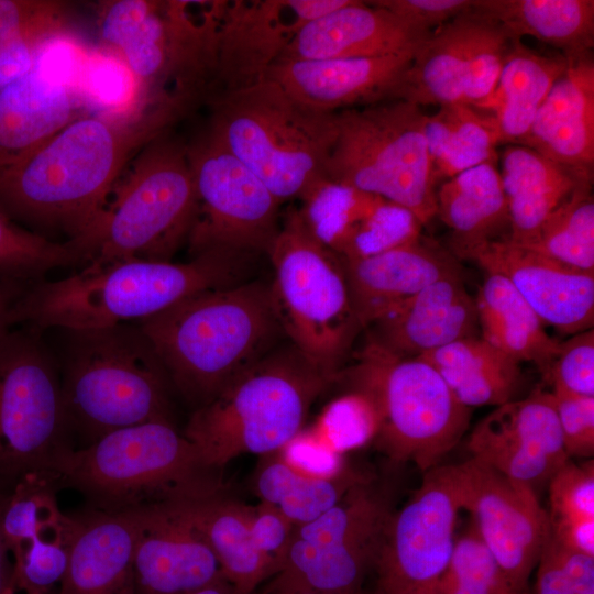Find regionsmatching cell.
<instances>
[{
	"mask_svg": "<svg viewBox=\"0 0 594 594\" xmlns=\"http://www.w3.org/2000/svg\"><path fill=\"white\" fill-rule=\"evenodd\" d=\"M52 480L46 475L32 474L18 481L8 491L2 512V530L11 556L63 516L51 486Z\"/></svg>",
	"mask_w": 594,
	"mask_h": 594,
	"instance_id": "45",
	"label": "cell"
},
{
	"mask_svg": "<svg viewBox=\"0 0 594 594\" xmlns=\"http://www.w3.org/2000/svg\"><path fill=\"white\" fill-rule=\"evenodd\" d=\"M381 197L324 178L301 198L298 215L309 233L340 257Z\"/></svg>",
	"mask_w": 594,
	"mask_h": 594,
	"instance_id": "40",
	"label": "cell"
},
{
	"mask_svg": "<svg viewBox=\"0 0 594 594\" xmlns=\"http://www.w3.org/2000/svg\"><path fill=\"white\" fill-rule=\"evenodd\" d=\"M418 358L430 364L454 397L469 408L507 403L519 386L520 363L476 337Z\"/></svg>",
	"mask_w": 594,
	"mask_h": 594,
	"instance_id": "36",
	"label": "cell"
},
{
	"mask_svg": "<svg viewBox=\"0 0 594 594\" xmlns=\"http://www.w3.org/2000/svg\"><path fill=\"white\" fill-rule=\"evenodd\" d=\"M348 1H227L218 29L216 76L210 98L263 80L305 24Z\"/></svg>",
	"mask_w": 594,
	"mask_h": 594,
	"instance_id": "19",
	"label": "cell"
},
{
	"mask_svg": "<svg viewBox=\"0 0 594 594\" xmlns=\"http://www.w3.org/2000/svg\"><path fill=\"white\" fill-rule=\"evenodd\" d=\"M556 544L573 593L594 594V557L565 549L557 541Z\"/></svg>",
	"mask_w": 594,
	"mask_h": 594,
	"instance_id": "56",
	"label": "cell"
},
{
	"mask_svg": "<svg viewBox=\"0 0 594 594\" xmlns=\"http://www.w3.org/2000/svg\"><path fill=\"white\" fill-rule=\"evenodd\" d=\"M208 133L249 167L282 204L327 178L336 112L304 105L277 84L211 97Z\"/></svg>",
	"mask_w": 594,
	"mask_h": 594,
	"instance_id": "7",
	"label": "cell"
},
{
	"mask_svg": "<svg viewBox=\"0 0 594 594\" xmlns=\"http://www.w3.org/2000/svg\"><path fill=\"white\" fill-rule=\"evenodd\" d=\"M336 380L288 341L196 408L184 436L218 476L241 454L279 451L304 429L311 405Z\"/></svg>",
	"mask_w": 594,
	"mask_h": 594,
	"instance_id": "5",
	"label": "cell"
},
{
	"mask_svg": "<svg viewBox=\"0 0 594 594\" xmlns=\"http://www.w3.org/2000/svg\"><path fill=\"white\" fill-rule=\"evenodd\" d=\"M391 514L370 480L355 485L321 516L295 526L280 570L258 591L361 593Z\"/></svg>",
	"mask_w": 594,
	"mask_h": 594,
	"instance_id": "14",
	"label": "cell"
},
{
	"mask_svg": "<svg viewBox=\"0 0 594 594\" xmlns=\"http://www.w3.org/2000/svg\"><path fill=\"white\" fill-rule=\"evenodd\" d=\"M592 179H583L550 213L531 249L571 267L594 272V200Z\"/></svg>",
	"mask_w": 594,
	"mask_h": 594,
	"instance_id": "41",
	"label": "cell"
},
{
	"mask_svg": "<svg viewBox=\"0 0 594 594\" xmlns=\"http://www.w3.org/2000/svg\"><path fill=\"white\" fill-rule=\"evenodd\" d=\"M514 41L498 22L474 8L459 14L418 48L398 99L419 107L479 108L493 94Z\"/></svg>",
	"mask_w": 594,
	"mask_h": 594,
	"instance_id": "17",
	"label": "cell"
},
{
	"mask_svg": "<svg viewBox=\"0 0 594 594\" xmlns=\"http://www.w3.org/2000/svg\"><path fill=\"white\" fill-rule=\"evenodd\" d=\"M80 265L70 242H56L30 231L0 211V278L31 284L54 268Z\"/></svg>",
	"mask_w": 594,
	"mask_h": 594,
	"instance_id": "42",
	"label": "cell"
},
{
	"mask_svg": "<svg viewBox=\"0 0 594 594\" xmlns=\"http://www.w3.org/2000/svg\"><path fill=\"white\" fill-rule=\"evenodd\" d=\"M422 107L391 100L336 112L326 176L395 202L426 226L436 217V179Z\"/></svg>",
	"mask_w": 594,
	"mask_h": 594,
	"instance_id": "12",
	"label": "cell"
},
{
	"mask_svg": "<svg viewBox=\"0 0 594 594\" xmlns=\"http://www.w3.org/2000/svg\"><path fill=\"white\" fill-rule=\"evenodd\" d=\"M81 92L35 65L0 89V176L86 113Z\"/></svg>",
	"mask_w": 594,
	"mask_h": 594,
	"instance_id": "29",
	"label": "cell"
},
{
	"mask_svg": "<svg viewBox=\"0 0 594 594\" xmlns=\"http://www.w3.org/2000/svg\"><path fill=\"white\" fill-rule=\"evenodd\" d=\"M371 338L391 352L418 358L461 339L475 337L474 298L459 270L429 284L374 324Z\"/></svg>",
	"mask_w": 594,
	"mask_h": 594,
	"instance_id": "25",
	"label": "cell"
},
{
	"mask_svg": "<svg viewBox=\"0 0 594 594\" xmlns=\"http://www.w3.org/2000/svg\"><path fill=\"white\" fill-rule=\"evenodd\" d=\"M462 509L516 592L526 590L550 535L536 490L470 458L457 464Z\"/></svg>",
	"mask_w": 594,
	"mask_h": 594,
	"instance_id": "18",
	"label": "cell"
},
{
	"mask_svg": "<svg viewBox=\"0 0 594 594\" xmlns=\"http://www.w3.org/2000/svg\"><path fill=\"white\" fill-rule=\"evenodd\" d=\"M472 526L454 541L437 594H518Z\"/></svg>",
	"mask_w": 594,
	"mask_h": 594,
	"instance_id": "44",
	"label": "cell"
},
{
	"mask_svg": "<svg viewBox=\"0 0 594 594\" xmlns=\"http://www.w3.org/2000/svg\"><path fill=\"white\" fill-rule=\"evenodd\" d=\"M250 257L205 254L188 262L129 260L81 267L56 280L29 284L12 326L41 332L140 322L199 292L245 282Z\"/></svg>",
	"mask_w": 594,
	"mask_h": 594,
	"instance_id": "2",
	"label": "cell"
},
{
	"mask_svg": "<svg viewBox=\"0 0 594 594\" xmlns=\"http://www.w3.org/2000/svg\"><path fill=\"white\" fill-rule=\"evenodd\" d=\"M8 491L0 488V594H15L13 560L2 530V512Z\"/></svg>",
	"mask_w": 594,
	"mask_h": 594,
	"instance_id": "58",
	"label": "cell"
},
{
	"mask_svg": "<svg viewBox=\"0 0 594 594\" xmlns=\"http://www.w3.org/2000/svg\"><path fill=\"white\" fill-rule=\"evenodd\" d=\"M191 594H238L235 590L223 579Z\"/></svg>",
	"mask_w": 594,
	"mask_h": 594,
	"instance_id": "59",
	"label": "cell"
},
{
	"mask_svg": "<svg viewBox=\"0 0 594 594\" xmlns=\"http://www.w3.org/2000/svg\"><path fill=\"white\" fill-rule=\"evenodd\" d=\"M518 594H530V593L528 592V587H527L526 590L519 592Z\"/></svg>",
	"mask_w": 594,
	"mask_h": 594,
	"instance_id": "61",
	"label": "cell"
},
{
	"mask_svg": "<svg viewBox=\"0 0 594 594\" xmlns=\"http://www.w3.org/2000/svg\"><path fill=\"white\" fill-rule=\"evenodd\" d=\"M430 33L410 26L371 1L349 0L305 24L277 61L416 54Z\"/></svg>",
	"mask_w": 594,
	"mask_h": 594,
	"instance_id": "24",
	"label": "cell"
},
{
	"mask_svg": "<svg viewBox=\"0 0 594 594\" xmlns=\"http://www.w3.org/2000/svg\"><path fill=\"white\" fill-rule=\"evenodd\" d=\"M343 263L352 308L361 328L374 324L429 284L459 270L449 253L424 237L381 254L343 260Z\"/></svg>",
	"mask_w": 594,
	"mask_h": 594,
	"instance_id": "27",
	"label": "cell"
},
{
	"mask_svg": "<svg viewBox=\"0 0 594 594\" xmlns=\"http://www.w3.org/2000/svg\"><path fill=\"white\" fill-rule=\"evenodd\" d=\"M378 422V415L370 398L352 391L330 402L311 428L342 455L374 439Z\"/></svg>",
	"mask_w": 594,
	"mask_h": 594,
	"instance_id": "47",
	"label": "cell"
},
{
	"mask_svg": "<svg viewBox=\"0 0 594 594\" xmlns=\"http://www.w3.org/2000/svg\"><path fill=\"white\" fill-rule=\"evenodd\" d=\"M346 376L373 403L380 421L374 439L394 462H410L424 474L468 430L470 408L419 358L397 355L370 337Z\"/></svg>",
	"mask_w": 594,
	"mask_h": 594,
	"instance_id": "10",
	"label": "cell"
},
{
	"mask_svg": "<svg viewBox=\"0 0 594 594\" xmlns=\"http://www.w3.org/2000/svg\"><path fill=\"white\" fill-rule=\"evenodd\" d=\"M61 373L40 332L11 329L0 341V488L40 474L55 479L72 449Z\"/></svg>",
	"mask_w": 594,
	"mask_h": 594,
	"instance_id": "13",
	"label": "cell"
},
{
	"mask_svg": "<svg viewBox=\"0 0 594 594\" xmlns=\"http://www.w3.org/2000/svg\"><path fill=\"white\" fill-rule=\"evenodd\" d=\"M554 408L569 458L594 454V397L552 391Z\"/></svg>",
	"mask_w": 594,
	"mask_h": 594,
	"instance_id": "50",
	"label": "cell"
},
{
	"mask_svg": "<svg viewBox=\"0 0 594 594\" xmlns=\"http://www.w3.org/2000/svg\"><path fill=\"white\" fill-rule=\"evenodd\" d=\"M251 531L258 550L280 570L295 526L266 503L251 506Z\"/></svg>",
	"mask_w": 594,
	"mask_h": 594,
	"instance_id": "53",
	"label": "cell"
},
{
	"mask_svg": "<svg viewBox=\"0 0 594 594\" xmlns=\"http://www.w3.org/2000/svg\"><path fill=\"white\" fill-rule=\"evenodd\" d=\"M422 222L408 209L381 198L350 239L341 257L358 260L418 241Z\"/></svg>",
	"mask_w": 594,
	"mask_h": 594,
	"instance_id": "46",
	"label": "cell"
},
{
	"mask_svg": "<svg viewBox=\"0 0 594 594\" xmlns=\"http://www.w3.org/2000/svg\"><path fill=\"white\" fill-rule=\"evenodd\" d=\"M455 254L508 279L544 326L565 336L593 329L594 272L571 267L507 238Z\"/></svg>",
	"mask_w": 594,
	"mask_h": 594,
	"instance_id": "21",
	"label": "cell"
},
{
	"mask_svg": "<svg viewBox=\"0 0 594 594\" xmlns=\"http://www.w3.org/2000/svg\"><path fill=\"white\" fill-rule=\"evenodd\" d=\"M199 532L238 594H255L277 570L258 550L251 531V505L221 488L165 501Z\"/></svg>",
	"mask_w": 594,
	"mask_h": 594,
	"instance_id": "30",
	"label": "cell"
},
{
	"mask_svg": "<svg viewBox=\"0 0 594 594\" xmlns=\"http://www.w3.org/2000/svg\"><path fill=\"white\" fill-rule=\"evenodd\" d=\"M552 391L594 397V331L573 334L559 342L550 363L542 372Z\"/></svg>",
	"mask_w": 594,
	"mask_h": 594,
	"instance_id": "48",
	"label": "cell"
},
{
	"mask_svg": "<svg viewBox=\"0 0 594 594\" xmlns=\"http://www.w3.org/2000/svg\"><path fill=\"white\" fill-rule=\"evenodd\" d=\"M141 506L75 518L57 594H135L133 558Z\"/></svg>",
	"mask_w": 594,
	"mask_h": 594,
	"instance_id": "28",
	"label": "cell"
},
{
	"mask_svg": "<svg viewBox=\"0 0 594 594\" xmlns=\"http://www.w3.org/2000/svg\"><path fill=\"white\" fill-rule=\"evenodd\" d=\"M424 132L436 182L495 162V148L501 144L493 117L465 103L426 113Z\"/></svg>",
	"mask_w": 594,
	"mask_h": 594,
	"instance_id": "37",
	"label": "cell"
},
{
	"mask_svg": "<svg viewBox=\"0 0 594 594\" xmlns=\"http://www.w3.org/2000/svg\"><path fill=\"white\" fill-rule=\"evenodd\" d=\"M499 175L507 202V239L519 245L534 241L550 213L583 179L535 150L508 144L501 157Z\"/></svg>",
	"mask_w": 594,
	"mask_h": 594,
	"instance_id": "31",
	"label": "cell"
},
{
	"mask_svg": "<svg viewBox=\"0 0 594 594\" xmlns=\"http://www.w3.org/2000/svg\"><path fill=\"white\" fill-rule=\"evenodd\" d=\"M278 452L293 468L317 477H333L345 468L342 455L312 428L300 430Z\"/></svg>",
	"mask_w": 594,
	"mask_h": 594,
	"instance_id": "51",
	"label": "cell"
},
{
	"mask_svg": "<svg viewBox=\"0 0 594 594\" xmlns=\"http://www.w3.org/2000/svg\"><path fill=\"white\" fill-rule=\"evenodd\" d=\"M184 114L165 103L81 114L0 176V211L79 238L134 157Z\"/></svg>",
	"mask_w": 594,
	"mask_h": 594,
	"instance_id": "1",
	"label": "cell"
},
{
	"mask_svg": "<svg viewBox=\"0 0 594 594\" xmlns=\"http://www.w3.org/2000/svg\"><path fill=\"white\" fill-rule=\"evenodd\" d=\"M75 519L62 516L12 553L15 591L57 594L68 565Z\"/></svg>",
	"mask_w": 594,
	"mask_h": 594,
	"instance_id": "43",
	"label": "cell"
},
{
	"mask_svg": "<svg viewBox=\"0 0 594 594\" xmlns=\"http://www.w3.org/2000/svg\"><path fill=\"white\" fill-rule=\"evenodd\" d=\"M460 509L457 464L425 472L420 486L389 516L374 564L375 594H437Z\"/></svg>",
	"mask_w": 594,
	"mask_h": 594,
	"instance_id": "16",
	"label": "cell"
},
{
	"mask_svg": "<svg viewBox=\"0 0 594 594\" xmlns=\"http://www.w3.org/2000/svg\"><path fill=\"white\" fill-rule=\"evenodd\" d=\"M136 323L170 385L195 409L276 348L284 334L263 280L199 292Z\"/></svg>",
	"mask_w": 594,
	"mask_h": 594,
	"instance_id": "3",
	"label": "cell"
},
{
	"mask_svg": "<svg viewBox=\"0 0 594 594\" xmlns=\"http://www.w3.org/2000/svg\"><path fill=\"white\" fill-rule=\"evenodd\" d=\"M549 521L594 519V462L568 460L549 480Z\"/></svg>",
	"mask_w": 594,
	"mask_h": 594,
	"instance_id": "49",
	"label": "cell"
},
{
	"mask_svg": "<svg viewBox=\"0 0 594 594\" xmlns=\"http://www.w3.org/2000/svg\"><path fill=\"white\" fill-rule=\"evenodd\" d=\"M64 331L69 341L61 381L69 429L91 443L118 429L170 421V383L136 322Z\"/></svg>",
	"mask_w": 594,
	"mask_h": 594,
	"instance_id": "8",
	"label": "cell"
},
{
	"mask_svg": "<svg viewBox=\"0 0 594 594\" xmlns=\"http://www.w3.org/2000/svg\"><path fill=\"white\" fill-rule=\"evenodd\" d=\"M550 536L565 549L594 557V519L550 522Z\"/></svg>",
	"mask_w": 594,
	"mask_h": 594,
	"instance_id": "55",
	"label": "cell"
},
{
	"mask_svg": "<svg viewBox=\"0 0 594 594\" xmlns=\"http://www.w3.org/2000/svg\"><path fill=\"white\" fill-rule=\"evenodd\" d=\"M474 300L482 339L518 363H535L542 373L560 341L546 332L510 282L501 274L486 273Z\"/></svg>",
	"mask_w": 594,
	"mask_h": 594,
	"instance_id": "35",
	"label": "cell"
},
{
	"mask_svg": "<svg viewBox=\"0 0 594 594\" xmlns=\"http://www.w3.org/2000/svg\"><path fill=\"white\" fill-rule=\"evenodd\" d=\"M471 458L535 490L568 461L551 392L496 406L472 430Z\"/></svg>",
	"mask_w": 594,
	"mask_h": 594,
	"instance_id": "20",
	"label": "cell"
},
{
	"mask_svg": "<svg viewBox=\"0 0 594 594\" xmlns=\"http://www.w3.org/2000/svg\"><path fill=\"white\" fill-rule=\"evenodd\" d=\"M415 54L318 61H277L264 79L304 105L334 113L399 100Z\"/></svg>",
	"mask_w": 594,
	"mask_h": 594,
	"instance_id": "22",
	"label": "cell"
},
{
	"mask_svg": "<svg viewBox=\"0 0 594 594\" xmlns=\"http://www.w3.org/2000/svg\"><path fill=\"white\" fill-rule=\"evenodd\" d=\"M564 72L538 110L521 145L592 178L594 165V61L566 58Z\"/></svg>",
	"mask_w": 594,
	"mask_h": 594,
	"instance_id": "26",
	"label": "cell"
},
{
	"mask_svg": "<svg viewBox=\"0 0 594 594\" xmlns=\"http://www.w3.org/2000/svg\"><path fill=\"white\" fill-rule=\"evenodd\" d=\"M55 479L81 492L103 512L221 488L194 444L169 420L111 431L61 460Z\"/></svg>",
	"mask_w": 594,
	"mask_h": 594,
	"instance_id": "9",
	"label": "cell"
},
{
	"mask_svg": "<svg viewBox=\"0 0 594 594\" xmlns=\"http://www.w3.org/2000/svg\"><path fill=\"white\" fill-rule=\"evenodd\" d=\"M392 14L424 32H432L451 19L470 11L474 0H374Z\"/></svg>",
	"mask_w": 594,
	"mask_h": 594,
	"instance_id": "52",
	"label": "cell"
},
{
	"mask_svg": "<svg viewBox=\"0 0 594 594\" xmlns=\"http://www.w3.org/2000/svg\"><path fill=\"white\" fill-rule=\"evenodd\" d=\"M133 574L135 594H191L224 579L207 542L167 502L141 506Z\"/></svg>",
	"mask_w": 594,
	"mask_h": 594,
	"instance_id": "23",
	"label": "cell"
},
{
	"mask_svg": "<svg viewBox=\"0 0 594 594\" xmlns=\"http://www.w3.org/2000/svg\"><path fill=\"white\" fill-rule=\"evenodd\" d=\"M270 293L288 341L327 374L339 367L361 326L354 315L343 260L319 243L290 210L267 253Z\"/></svg>",
	"mask_w": 594,
	"mask_h": 594,
	"instance_id": "11",
	"label": "cell"
},
{
	"mask_svg": "<svg viewBox=\"0 0 594 594\" xmlns=\"http://www.w3.org/2000/svg\"><path fill=\"white\" fill-rule=\"evenodd\" d=\"M187 151L197 195L186 242L191 258L267 253L280 227L277 198L208 132Z\"/></svg>",
	"mask_w": 594,
	"mask_h": 594,
	"instance_id": "15",
	"label": "cell"
},
{
	"mask_svg": "<svg viewBox=\"0 0 594 594\" xmlns=\"http://www.w3.org/2000/svg\"><path fill=\"white\" fill-rule=\"evenodd\" d=\"M366 481V476L348 466L333 477L312 476L293 468L277 451L262 457L254 474V491L261 502L299 526L321 516Z\"/></svg>",
	"mask_w": 594,
	"mask_h": 594,
	"instance_id": "38",
	"label": "cell"
},
{
	"mask_svg": "<svg viewBox=\"0 0 594 594\" xmlns=\"http://www.w3.org/2000/svg\"><path fill=\"white\" fill-rule=\"evenodd\" d=\"M163 136L134 157L95 221L68 241L81 267L129 260L168 262L187 242L197 209L188 151Z\"/></svg>",
	"mask_w": 594,
	"mask_h": 594,
	"instance_id": "6",
	"label": "cell"
},
{
	"mask_svg": "<svg viewBox=\"0 0 594 594\" xmlns=\"http://www.w3.org/2000/svg\"><path fill=\"white\" fill-rule=\"evenodd\" d=\"M28 285L16 280L0 278V341L13 328V308Z\"/></svg>",
	"mask_w": 594,
	"mask_h": 594,
	"instance_id": "57",
	"label": "cell"
},
{
	"mask_svg": "<svg viewBox=\"0 0 594 594\" xmlns=\"http://www.w3.org/2000/svg\"><path fill=\"white\" fill-rule=\"evenodd\" d=\"M70 32L63 2L0 0V89L32 70L46 45Z\"/></svg>",
	"mask_w": 594,
	"mask_h": 594,
	"instance_id": "39",
	"label": "cell"
},
{
	"mask_svg": "<svg viewBox=\"0 0 594 594\" xmlns=\"http://www.w3.org/2000/svg\"><path fill=\"white\" fill-rule=\"evenodd\" d=\"M436 216L452 232L455 252L481 242L507 238L509 220L495 162L465 169L436 190Z\"/></svg>",
	"mask_w": 594,
	"mask_h": 594,
	"instance_id": "32",
	"label": "cell"
},
{
	"mask_svg": "<svg viewBox=\"0 0 594 594\" xmlns=\"http://www.w3.org/2000/svg\"><path fill=\"white\" fill-rule=\"evenodd\" d=\"M226 2L103 1L100 41L131 73L143 101L187 112L212 94Z\"/></svg>",
	"mask_w": 594,
	"mask_h": 594,
	"instance_id": "4",
	"label": "cell"
},
{
	"mask_svg": "<svg viewBox=\"0 0 594 594\" xmlns=\"http://www.w3.org/2000/svg\"><path fill=\"white\" fill-rule=\"evenodd\" d=\"M537 565L536 594H574L560 561L556 541L550 535Z\"/></svg>",
	"mask_w": 594,
	"mask_h": 594,
	"instance_id": "54",
	"label": "cell"
},
{
	"mask_svg": "<svg viewBox=\"0 0 594 594\" xmlns=\"http://www.w3.org/2000/svg\"><path fill=\"white\" fill-rule=\"evenodd\" d=\"M566 58L538 53L514 41L493 94L477 108L490 113L501 144H521Z\"/></svg>",
	"mask_w": 594,
	"mask_h": 594,
	"instance_id": "33",
	"label": "cell"
},
{
	"mask_svg": "<svg viewBox=\"0 0 594 594\" xmlns=\"http://www.w3.org/2000/svg\"><path fill=\"white\" fill-rule=\"evenodd\" d=\"M255 594H266V593H263V592L257 591ZM296 594H339V593H315V592H305V593H296ZM356 594H362V593H356Z\"/></svg>",
	"mask_w": 594,
	"mask_h": 594,
	"instance_id": "60",
	"label": "cell"
},
{
	"mask_svg": "<svg viewBox=\"0 0 594 594\" xmlns=\"http://www.w3.org/2000/svg\"><path fill=\"white\" fill-rule=\"evenodd\" d=\"M473 8L498 22L515 40L534 37L565 58L592 53V0H474Z\"/></svg>",
	"mask_w": 594,
	"mask_h": 594,
	"instance_id": "34",
	"label": "cell"
}]
</instances>
